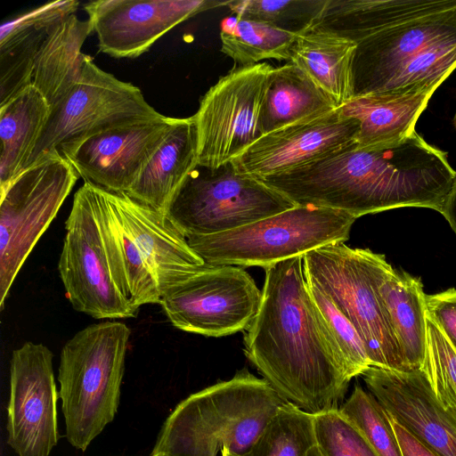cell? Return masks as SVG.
<instances>
[{"instance_id": "31", "label": "cell", "mask_w": 456, "mask_h": 456, "mask_svg": "<svg viewBox=\"0 0 456 456\" xmlns=\"http://www.w3.org/2000/svg\"><path fill=\"white\" fill-rule=\"evenodd\" d=\"M328 0H232L226 7L236 17L260 21L296 35L313 26Z\"/></svg>"}, {"instance_id": "9", "label": "cell", "mask_w": 456, "mask_h": 456, "mask_svg": "<svg viewBox=\"0 0 456 456\" xmlns=\"http://www.w3.org/2000/svg\"><path fill=\"white\" fill-rule=\"evenodd\" d=\"M261 300L262 291L242 267L205 264L164 291L159 304L176 329L219 338L245 330Z\"/></svg>"}, {"instance_id": "10", "label": "cell", "mask_w": 456, "mask_h": 456, "mask_svg": "<svg viewBox=\"0 0 456 456\" xmlns=\"http://www.w3.org/2000/svg\"><path fill=\"white\" fill-rule=\"evenodd\" d=\"M273 68L266 62L233 67L200 98L191 117L199 166L217 168L262 136L258 117Z\"/></svg>"}, {"instance_id": "40", "label": "cell", "mask_w": 456, "mask_h": 456, "mask_svg": "<svg viewBox=\"0 0 456 456\" xmlns=\"http://www.w3.org/2000/svg\"><path fill=\"white\" fill-rule=\"evenodd\" d=\"M452 124L456 129V111H455V114H454V117H453V119H452Z\"/></svg>"}, {"instance_id": "15", "label": "cell", "mask_w": 456, "mask_h": 456, "mask_svg": "<svg viewBox=\"0 0 456 456\" xmlns=\"http://www.w3.org/2000/svg\"><path fill=\"white\" fill-rule=\"evenodd\" d=\"M359 129V121L338 108L262 135L232 162L258 179L281 174L354 144Z\"/></svg>"}, {"instance_id": "24", "label": "cell", "mask_w": 456, "mask_h": 456, "mask_svg": "<svg viewBox=\"0 0 456 456\" xmlns=\"http://www.w3.org/2000/svg\"><path fill=\"white\" fill-rule=\"evenodd\" d=\"M338 109L333 100L301 69L289 62L273 68L260 109L262 135L325 116Z\"/></svg>"}, {"instance_id": "8", "label": "cell", "mask_w": 456, "mask_h": 456, "mask_svg": "<svg viewBox=\"0 0 456 456\" xmlns=\"http://www.w3.org/2000/svg\"><path fill=\"white\" fill-rule=\"evenodd\" d=\"M78 174L61 155L40 160L0 190V309L38 240L55 218Z\"/></svg>"}, {"instance_id": "36", "label": "cell", "mask_w": 456, "mask_h": 456, "mask_svg": "<svg viewBox=\"0 0 456 456\" xmlns=\"http://www.w3.org/2000/svg\"><path fill=\"white\" fill-rule=\"evenodd\" d=\"M427 315L437 325L456 350V289L426 295Z\"/></svg>"}, {"instance_id": "12", "label": "cell", "mask_w": 456, "mask_h": 456, "mask_svg": "<svg viewBox=\"0 0 456 456\" xmlns=\"http://www.w3.org/2000/svg\"><path fill=\"white\" fill-rule=\"evenodd\" d=\"M53 358L46 346L31 341L12 354L6 430L18 456H49L59 442Z\"/></svg>"}, {"instance_id": "18", "label": "cell", "mask_w": 456, "mask_h": 456, "mask_svg": "<svg viewBox=\"0 0 456 456\" xmlns=\"http://www.w3.org/2000/svg\"><path fill=\"white\" fill-rule=\"evenodd\" d=\"M110 192L120 219L154 277L160 295L205 265L165 213L126 192Z\"/></svg>"}, {"instance_id": "19", "label": "cell", "mask_w": 456, "mask_h": 456, "mask_svg": "<svg viewBox=\"0 0 456 456\" xmlns=\"http://www.w3.org/2000/svg\"><path fill=\"white\" fill-rule=\"evenodd\" d=\"M79 2L57 0L30 10L0 28V106L31 86L37 55L52 28L76 12Z\"/></svg>"}, {"instance_id": "30", "label": "cell", "mask_w": 456, "mask_h": 456, "mask_svg": "<svg viewBox=\"0 0 456 456\" xmlns=\"http://www.w3.org/2000/svg\"><path fill=\"white\" fill-rule=\"evenodd\" d=\"M316 445L314 414L285 402L248 451L225 456H307Z\"/></svg>"}, {"instance_id": "28", "label": "cell", "mask_w": 456, "mask_h": 456, "mask_svg": "<svg viewBox=\"0 0 456 456\" xmlns=\"http://www.w3.org/2000/svg\"><path fill=\"white\" fill-rule=\"evenodd\" d=\"M379 293L410 371L421 370L427 346L426 294L419 278L390 270Z\"/></svg>"}, {"instance_id": "20", "label": "cell", "mask_w": 456, "mask_h": 456, "mask_svg": "<svg viewBox=\"0 0 456 456\" xmlns=\"http://www.w3.org/2000/svg\"><path fill=\"white\" fill-rule=\"evenodd\" d=\"M83 184L98 223L117 288L136 311L143 305L159 304L161 295L156 281L123 224L111 192L89 183Z\"/></svg>"}, {"instance_id": "16", "label": "cell", "mask_w": 456, "mask_h": 456, "mask_svg": "<svg viewBox=\"0 0 456 456\" xmlns=\"http://www.w3.org/2000/svg\"><path fill=\"white\" fill-rule=\"evenodd\" d=\"M362 376L389 415L439 456H456V410L444 406L421 370L370 366Z\"/></svg>"}, {"instance_id": "42", "label": "cell", "mask_w": 456, "mask_h": 456, "mask_svg": "<svg viewBox=\"0 0 456 456\" xmlns=\"http://www.w3.org/2000/svg\"><path fill=\"white\" fill-rule=\"evenodd\" d=\"M221 455H222V456H225V454H224V452H222Z\"/></svg>"}, {"instance_id": "11", "label": "cell", "mask_w": 456, "mask_h": 456, "mask_svg": "<svg viewBox=\"0 0 456 456\" xmlns=\"http://www.w3.org/2000/svg\"><path fill=\"white\" fill-rule=\"evenodd\" d=\"M58 271L73 308L94 319L134 317L137 312L117 288L86 189L75 193L65 223Z\"/></svg>"}, {"instance_id": "7", "label": "cell", "mask_w": 456, "mask_h": 456, "mask_svg": "<svg viewBox=\"0 0 456 456\" xmlns=\"http://www.w3.org/2000/svg\"><path fill=\"white\" fill-rule=\"evenodd\" d=\"M163 117L145 101L137 86L102 70L91 56L85 54L77 84L51 110L24 169L61 155L66 148L96 134Z\"/></svg>"}, {"instance_id": "33", "label": "cell", "mask_w": 456, "mask_h": 456, "mask_svg": "<svg viewBox=\"0 0 456 456\" xmlns=\"http://www.w3.org/2000/svg\"><path fill=\"white\" fill-rule=\"evenodd\" d=\"M307 284L339 353L347 378L351 380L354 377L362 376L371 365L357 330L323 292Z\"/></svg>"}, {"instance_id": "23", "label": "cell", "mask_w": 456, "mask_h": 456, "mask_svg": "<svg viewBox=\"0 0 456 456\" xmlns=\"http://www.w3.org/2000/svg\"><path fill=\"white\" fill-rule=\"evenodd\" d=\"M197 166V137L191 117L174 118L161 145L126 194L166 214L173 198Z\"/></svg>"}, {"instance_id": "35", "label": "cell", "mask_w": 456, "mask_h": 456, "mask_svg": "<svg viewBox=\"0 0 456 456\" xmlns=\"http://www.w3.org/2000/svg\"><path fill=\"white\" fill-rule=\"evenodd\" d=\"M316 446L324 456H379L338 409L314 414Z\"/></svg>"}, {"instance_id": "37", "label": "cell", "mask_w": 456, "mask_h": 456, "mask_svg": "<svg viewBox=\"0 0 456 456\" xmlns=\"http://www.w3.org/2000/svg\"><path fill=\"white\" fill-rule=\"evenodd\" d=\"M388 417L395 433L403 456H439L391 415L388 414Z\"/></svg>"}, {"instance_id": "27", "label": "cell", "mask_w": 456, "mask_h": 456, "mask_svg": "<svg viewBox=\"0 0 456 456\" xmlns=\"http://www.w3.org/2000/svg\"><path fill=\"white\" fill-rule=\"evenodd\" d=\"M50 114L48 102L33 86L0 106V190L24 169Z\"/></svg>"}, {"instance_id": "29", "label": "cell", "mask_w": 456, "mask_h": 456, "mask_svg": "<svg viewBox=\"0 0 456 456\" xmlns=\"http://www.w3.org/2000/svg\"><path fill=\"white\" fill-rule=\"evenodd\" d=\"M297 37L264 22L224 18L221 22V51L232 59L234 67L260 63L263 60L289 61V51Z\"/></svg>"}, {"instance_id": "21", "label": "cell", "mask_w": 456, "mask_h": 456, "mask_svg": "<svg viewBox=\"0 0 456 456\" xmlns=\"http://www.w3.org/2000/svg\"><path fill=\"white\" fill-rule=\"evenodd\" d=\"M442 83L404 94L382 93L352 98L340 109L345 116L360 123L356 147L379 149L409 136Z\"/></svg>"}, {"instance_id": "41", "label": "cell", "mask_w": 456, "mask_h": 456, "mask_svg": "<svg viewBox=\"0 0 456 456\" xmlns=\"http://www.w3.org/2000/svg\"><path fill=\"white\" fill-rule=\"evenodd\" d=\"M151 456H168L163 453H156V454H151Z\"/></svg>"}, {"instance_id": "3", "label": "cell", "mask_w": 456, "mask_h": 456, "mask_svg": "<svg viewBox=\"0 0 456 456\" xmlns=\"http://www.w3.org/2000/svg\"><path fill=\"white\" fill-rule=\"evenodd\" d=\"M130 329L106 321L77 331L61 351L59 397L66 436L86 451L117 413Z\"/></svg>"}, {"instance_id": "39", "label": "cell", "mask_w": 456, "mask_h": 456, "mask_svg": "<svg viewBox=\"0 0 456 456\" xmlns=\"http://www.w3.org/2000/svg\"><path fill=\"white\" fill-rule=\"evenodd\" d=\"M307 456H324V455L320 452L318 447L315 445L310 450Z\"/></svg>"}, {"instance_id": "32", "label": "cell", "mask_w": 456, "mask_h": 456, "mask_svg": "<svg viewBox=\"0 0 456 456\" xmlns=\"http://www.w3.org/2000/svg\"><path fill=\"white\" fill-rule=\"evenodd\" d=\"M338 410L362 432L379 456H403L388 414L371 393L355 385Z\"/></svg>"}, {"instance_id": "14", "label": "cell", "mask_w": 456, "mask_h": 456, "mask_svg": "<svg viewBox=\"0 0 456 456\" xmlns=\"http://www.w3.org/2000/svg\"><path fill=\"white\" fill-rule=\"evenodd\" d=\"M174 118L107 130L61 152L86 183L128 192L164 141Z\"/></svg>"}, {"instance_id": "22", "label": "cell", "mask_w": 456, "mask_h": 456, "mask_svg": "<svg viewBox=\"0 0 456 456\" xmlns=\"http://www.w3.org/2000/svg\"><path fill=\"white\" fill-rule=\"evenodd\" d=\"M454 8L456 0H328L312 27L358 43L398 23Z\"/></svg>"}, {"instance_id": "34", "label": "cell", "mask_w": 456, "mask_h": 456, "mask_svg": "<svg viewBox=\"0 0 456 456\" xmlns=\"http://www.w3.org/2000/svg\"><path fill=\"white\" fill-rule=\"evenodd\" d=\"M421 370L438 400L456 410V350L427 315V346Z\"/></svg>"}, {"instance_id": "5", "label": "cell", "mask_w": 456, "mask_h": 456, "mask_svg": "<svg viewBox=\"0 0 456 456\" xmlns=\"http://www.w3.org/2000/svg\"><path fill=\"white\" fill-rule=\"evenodd\" d=\"M354 221L341 211L297 205L229 232L186 236V240L208 265L265 269L319 248L346 242Z\"/></svg>"}, {"instance_id": "25", "label": "cell", "mask_w": 456, "mask_h": 456, "mask_svg": "<svg viewBox=\"0 0 456 456\" xmlns=\"http://www.w3.org/2000/svg\"><path fill=\"white\" fill-rule=\"evenodd\" d=\"M92 32L90 20L73 13L57 23L42 45L34 63L31 86L46 100L51 110L77 84L85 56L81 48Z\"/></svg>"}, {"instance_id": "17", "label": "cell", "mask_w": 456, "mask_h": 456, "mask_svg": "<svg viewBox=\"0 0 456 456\" xmlns=\"http://www.w3.org/2000/svg\"><path fill=\"white\" fill-rule=\"evenodd\" d=\"M454 35L456 8L398 23L359 41L352 67L354 97L380 94L414 55Z\"/></svg>"}, {"instance_id": "13", "label": "cell", "mask_w": 456, "mask_h": 456, "mask_svg": "<svg viewBox=\"0 0 456 456\" xmlns=\"http://www.w3.org/2000/svg\"><path fill=\"white\" fill-rule=\"evenodd\" d=\"M213 0H98L85 4L99 51L115 58H135L167 31L209 9Z\"/></svg>"}, {"instance_id": "2", "label": "cell", "mask_w": 456, "mask_h": 456, "mask_svg": "<svg viewBox=\"0 0 456 456\" xmlns=\"http://www.w3.org/2000/svg\"><path fill=\"white\" fill-rule=\"evenodd\" d=\"M284 403L265 379L244 369L180 402L164 422L151 454L219 456L225 450L240 455Z\"/></svg>"}, {"instance_id": "38", "label": "cell", "mask_w": 456, "mask_h": 456, "mask_svg": "<svg viewBox=\"0 0 456 456\" xmlns=\"http://www.w3.org/2000/svg\"><path fill=\"white\" fill-rule=\"evenodd\" d=\"M440 213L456 235V176Z\"/></svg>"}, {"instance_id": "4", "label": "cell", "mask_w": 456, "mask_h": 456, "mask_svg": "<svg viewBox=\"0 0 456 456\" xmlns=\"http://www.w3.org/2000/svg\"><path fill=\"white\" fill-rule=\"evenodd\" d=\"M303 267L307 283L323 292L354 325L371 366L410 371L379 293L393 269L384 255L338 242L305 254Z\"/></svg>"}, {"instance_id": "26", "label": "cell", "mask_w": 456, "mask_h": 456, "mask_svg": "<svg viewBox=\"0 0 456 456\" xmlns=\"http://www.w3.org/2000/svg\"><path fill=\"white\" fill-rule=\"evenodd\" d=\"M356 43L334 33L309 28L297 37L289 61L301 69L341 108L354 97L353 59Z\"/></svg>"}, {"instance_id": "6", "label": "cell", "mask_w": 456, "mask_h": 456, "mask_svg": "<svg viewBox=\"0 0 456 456\" xmlns=\"http://www.w3.org/2000/svg\"><path fill=\"white\" fill-rule=\"evenodd\" d=\"M297 206L232 161L217 168L197 166L170 202L166 215L184 236L229 232Z\"/></svg>"}, {"instance_id": "1", "label": "cell", "mask_w": 456, "mask_h": 456, "mask_svg": "<svg viewBox=\"0 0 456 456\" xmlns=\"http://www.w3.org/2000/svg\"><path fill=\"white\" fill-rule=\"evenodd\" d=\"M265 270L244 354L288 403L311 414L338 409L351 381L311 296L303 256Z\"/></svg>"}]
</instances>
